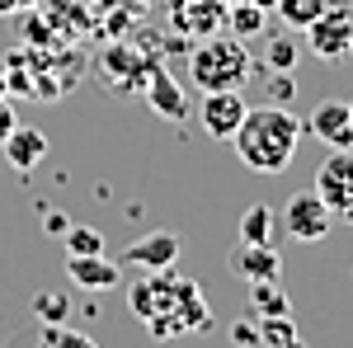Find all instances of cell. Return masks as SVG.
<instances>
[{
	"mask_svg": "<svg viewBox=\"0 0 353 348\" xmlns=\"http://www.w3.org/2000/svg\"><path fill=\"white\" fill-rule=\"evenodd\" d=\"M14 123H19V118H14V108H10V99H5V94H0V141L14 132Z\"/></svg>",
	"mask_w": 353,
	"mask_h": 348,
	"instance_id": "cell-25",
	"label": "cell"
},
{
	"mask_svg": "<svg viewBox=\"0 0 353 348\" xmlns=\"http://www.w3.org/2000/svg\"><path fill=\"white\" fill-rule=\"evenodd\" d=\"M245 99L241 90H203V104H198V123H203V132L212 136V141H231L236 127H241L245 118Z\"/></svg>",
	"mask_w": 353,
	"mask_h": 348,
	"instance_id": "cell-8",
	"label": "cell"
},
{
	"mask_svg": "<svg viewBox=\"0 0 353 348\" xmlns=\"http://www.w3.org/2000/svg\"><path fill=\"white\" fill-rule=\"evenodd\" d=\"M231 339H236V344H259V320H236L231 325Z\"/></svg>",
	"mask_w": 353,
	"mask_h": 348,
	"instance_id": "cell-24",
	"label": "cell"
},
{
	"mask_svg": "<svg viewBox=\"0 0 353 348\" xmlns=\"http://www.w3.org/2000/svg\"><path fill=\"white\" fill-rule=\"evenodd\" d=\"M146 104L165 113L170 123H184L189 118V94H184V85L174 81L165 66H151V85H146Z\"/></svg>",
	"mask_w": 353,
	"mask_h": 348,
	"instance_id": "cell-12",
	"label": "cell"
},
{
	"mask_svg": "<svg viewBox=\"0 0 353 348\" xmlns=\"http://www.w3.org/2000/svg\"><path fill=\"white\" fill-rule=\"evenodd\" d=\"M43 344H66V348H90V334L61 329V325H43Z\"/></svg>",
	"mask_w": 353,
	"mask_h": 348,
	"instance_id": "cell-23",
	"label": "cell"
},
{
	"mask_svg": "<svg viewBox=\"0 0 353 348\" xmlns=\"http://www.w3.org/2000/svg\"><path fill=\"white\" fill-rule=\"evenodd\" d=\"M179 249H184V240H179L174 231H146V236H137V240L123 249L118 268H141V273H156V268H174Z\"/></svg>",
	"mask_w": 353,
	"mask_h": 348,
	"instance_id": "cell-9",
	"label": "cell"
},
{
	"mask_svg": "<svg viewBox=\"0 0 353 348\" xmlns=\"http://www.w3.org/2000/svg\"><path fill=\"white\" fill-rule=\"evenodd\" d=\"M231 268L241 273L245 283L278 278V273H283V254H278L273 245H250V240H241V245H236V254H231Z\"/></svg>",
	"mask_w": 353,
	"mask_h": 348,
	"instance_id": "cell-14",
	"label": "cell"
},
{
	"mask_svg": "<svg viewBox=\"0 0 353 348\" xmlns=\"http://www.w3.org/2000/svg\"><path fill=\"white\" fill-rule=\"evenodd\" d=\"M226 5H241V0H226Z\"/></svg>",
	"mask_w": 353,
	"mask_h": 348,
	"instance_id": "cell-28",
	"label": "cell"
},
{
	"mask_svg": "<svg viewBox=\"0 0 353 348\" xmlns=\"http://www.w3.org/2000/svg\"><path fill=\"white\" fill-rule=\"evenodd\" d=\"M316 193L344 226H353V146H334L316 170Z\"/></svg>",
	"mask_w": 353,
	"mask_h": 348,
	"instance_id": "cell-5",
	"label": "cell"
},
{
	"mask_svg": "<svg viewBox=\"0 0 353 348\" xmlns=\"http://www.w3.org/2000/svg\"><path fill=\"white\" fill-rule=\"evenodd\" d=\"M283 236H292L297 245H321L330 236V226H334V212L325 207V198L311 188V193H292L288 203H283Z\"/></svg>",
	"mask_w": 353,
	"mask_h": 348,
	"instance_id": "cell-4",
	"label": "cell"
},
{
	"mask_svg": "<svg viewBox=\"0 0 353 348\" xmlns=\"http://www.w3.org/2000/svg\"><path fill=\"white\" fill-rule=\"evenodd\" d=\"M306 38L321 61H344L353 52V5H325L321 19L306 24Z\"/></svg>",
	"mask_w": 353,
	"mask_h": 348,
	"instance_id": "cell-6",
	"label": "cell"
},
{
	"mask_svg": "<svg viewBox=\"0 0 353 348\" xmlns=\"http://www.w3.org/2000/svg\"><path fill=\"white\" fill-rule=\"evenodd\" d=\"M236 156L245 161V170L254 174H283L292 156H297V141H301V118L288 113L283 104H259V108H245L241 127H236Z\"/></svg>",
	"mask_w": 353,
	"mask_h": 348,
	"instance_id": "cell-2",
	"label": "cell"
},
{
	"mask_svg": "<svg viewBox=\"0 0 353 348\" xmlns=\"http://www.w3.org/2000/svg\"><path fill=\"white\" fill-rule=\"evenodd\" d=\"M0 5H10V0H0Z\"/></svg>",
	"mask_w": 353,
	"mask_h": 348,
	"instance_id": "cell-30",
	"label": "cell"
},
{
	"mask_svg": "<svg viewBox=\"0 0 353 348\" xmlns=\"http://www.w3.org/2000/svg\"><path fill=\"white\" fill-rule=\"evenodd\" d=\"M330 0H278L273 10H278V19L288 28H306L311 19H321V10H325Z\"/></svg>",
	"mask_w": 353,
	"mask_h": 348,
	"instance_id": "cell-19",
	"label": "cell"
},
{
	"mask_svg": "<svg viewBox=\"0 0 353 348\" xmlns=\"http://www.w3.org/2000/svg\"><path fill=\"white\" fill-rule=\"evenodd\" d=\"M0 94H10V81H5V71H0Z\"/></svg>",
	"mask_w": 353,
	"mask_h": 348,
	"instance_id": "cell-27",
	"label": "cell"
},
{
	"mask_svg": "<svg viewBox=\"0 0 353 348\" xmlns=\"http://www.w3.org/2000/svg\"><path fill=\"white\" fill-rule=\"evenodd\" d=\"M278 231H283V221H278V212H273L269 203L245 207V216H241V240H250V245H273V240H278Z\"/></svg>",
	"mask_w": 353,
	"mask_h": 348,
	"instance_id": "cell-15",
	"label": "cell"
},
{
	"mask_svg": "<svg viewBox=\"0 0 353 348\" xmlns=\"http://www.w3.org/2000/svg\"><path fill=\"white\" fill-rule=\"evenodd\" d=\"M264 24H269V10H264V5H254V0L226 5V33H236V38H254V33H264Z\"/></svg>",
	"mask_w": 353,
	"mask_h": 348,
	"instance_id": "cell-16",
	"label": "cell"
},
{
	"mask_svg": "<svg viewBox=\"0 0 353 348\" xmlns=\"http://www.w3.org/2000/svg\"><path fill=\"white\" fill-rule=\"evenodd\" d=\"M250 311L254 316H288L292 301L278 287V278H259V283H250Z\"/></svg>",
	"mask_w": 353,
	"mask_h": 348,
	"instance_id": "cell-17",
	"label": "cell"
},
{
	"mask_svg": "<svg viewBox=\"0 0 353 348\" xmlns=\"http://www.w3.org/2000/svg\"><path fill=\"white\" fill-rule=\"evenodd\" d=\"M66 226H71V221H66V216H61V212H52V216H48V231H52L57 240L66 236Z\"/></svg>",
	"mask_w": 353,
	"mask_h": 348,
	"instance_id": "cell-26",
	"label": "cell"
},
{
	"mask_svg": "<svg viewBox=\"0 0 353 348\" xmlns=\"http://www.w3.org/2000/svg\"><path fill=\"white\" fill-rule=\"evenodd\" d=\"M297 57H301V48L292 43V38H273V43H269V66H273V71H292Z\"/></svg>",
	"mask_w": 353,
	"mask_h": 348,
	"instance_id": "cell-22",
	"label": "cell"
},
{
	"mask_svg": "<svg viewBox=\"0 0 353 348\" xmlns=\"http://www.w3.org/2000/svg\"><path fill=\"white\" fill-rule=\"evenodd\" d=\"M66 254H104V236L94 226H66Z\"/></svg>",
	"mask_w": 353,
	"mask_h": 348,
	"instance_id": "cell-21",
	"label": "cell"
},
{
	"mask_svg": "<svg viewBox=\"0 0 353 348\" xmlns=\"http://www.w3.org/2000/svg\"><path fill=\"white\" fill-rule=\"evenodd\" d=\"M132 316L156 339H179V334H203L212 316H208V301L198 292V283L184 278V273H174V268H156V273H146L141 283H132Z\"/></svg>",
	"mask_w": 353,
	"mask_h": 348,
	"instance_id": "cell-1",
	"label": "cell"
},
{
	"mask_svg": "<svg viewBox=\"0 0 353 348\" xmlns=\"http://www.w3.org/2000/svg\"><path fill=\"white\" fill-rule=\"evenodd\" d=\"M0 151H5L10 170L28 174V170H38V165L48 161V132H38V127H24V123H14V132L0 141Z\"/></svg>",
	"mask_w": 353,
	"mask_h": 348,
	"instance_id": "cell-11",
	"label": "cell"
},
{
	"mask_svg": "<svg viewBox=\"0 0 353 348\" xmlns=\"http://www.w3.org/2000/svg\"><path fill=\"white\" fill-rule=\"evenodd\" d=\"M259 344L264 348L301 344V329H297V320H292V311H288V316H259Z\"/></svg>",
	"mask_w": 353,
	"mask_h": 348,
	"instance_id": "cell-18",
	"label": "cell"
},
{
	"mask_svg": "<svg viewBox=\"0 0 353 348\" xmlns=\"http://www.w3.org/2000/svg\"><path fill=\"white\" fill-rule=\"evenodd\" d=\"M66 278L76 283V287H85V292H109V287H118V264H109L104 254H71L66 259Z\"/></svg>",
	"mask_w": 353,
	"mask_h": 348,
	"instance_id": "cell-13",
	"label": "cell"
},
{
	"mask_svg": "<svg viewBox=\"0 0 353 348\" xmlns=\"http://www.w3.org/2000/svg\"><path fill=\"white\" fill-rule=\"evenodd\" d=\"M33 316H38L43 325H66L71 301H66V292H38L33 296Z\"/></svg>",
	"mask_w": 353,
	"mask_h": 348,
	"instance_id": "cell-20",
	"label": "cell"
},
{
	"mask_svg": "<svg viewBox=\"0 0 353 348\" xmlns=\"http://www.w3.org/2000/svg\"><path fill=\"white\" fill-rule=\"evenodd\" d=\"M254 71L250 48L236 33H212V38H198V48L189 57V81L198 90H241Z\"/></svg>",
	"mask_w": 353,
	"mask_h": 348,
	"instance_id": "cell-3",
	"label": "cell"
},
{
	"mask_svg": "<svg viewBox=\"0 0 353 348\" xmlns=\"http://www.w3.org/2000/svg\"><path fill=\"white\" fill-rule=\"evenodd\" d=\"M349 113H353V99H349Z\"/></svg>",
	"mask_w": 353,
	"mask_h": 348,
	"instance_id": "cell-29",
	"label": "cell"
},
{
	"mask_svg": "<svg viewBox=\"0 0 353 348\" xmlns=\"http://www.w3.org/2000/svg\"><path fill=\"white\" fill-rule=\"evenodd\" d=\"M306 132L316 141H325L330 151L334 146H353V113H349V99H321L306 118Z\"/></svg>",
	"mask_w": 353,
	"mask_h": 348,
	"instance_id": "cell-10",
	"label": "cell"
},
{
	"mask_svg": "<svg viewBox=\"0 0 353 348\" xmlns=\"http://www.w3.org/2000/svg\"><path fill=\"white\" fill-rule=\"evenodd\" d=\"M170 28L179 38H212L226 28V0H170Z\"/></svg>",
	"mask_w": 353,
	"mask_h": 348,
	"instance_id": "cell-7",
	"label": "cell"
}]
</instances>
